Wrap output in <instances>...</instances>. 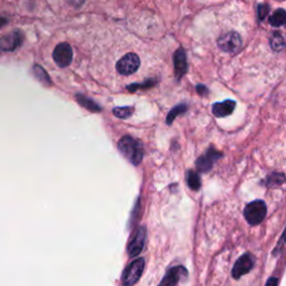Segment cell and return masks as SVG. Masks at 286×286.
Instances as JSON below:
<instances>
[{
    "label": "cell",
    "mask_w": 286,
    "mask_h": 286,
    "mask_svg": "<svg viewBox=\"0 0 286 286\" xmlns=\"http://www.w3.org/2000/svg\"><path fill=\"white\" fill-rule=\"evenodd\" d=\"M119 150L132 164L138 165L143 158V147L139 140L126 135L119 141Z\"/></svg>",
    "instance_id": "1"
},
{
    "label": "cell",
    "mask_w": 286,
    "mask_h": 286,
    "mask_svg": "<svg viewBox=\"0 0 286 286\" xmlns=\"http://www.w3.org/2000/svg\"><path fill=\"white\" fill-rule=\"evenodd\" d=\"M267 208L263 200H255L248 204L244 210V216L251 225H258L266 217Z\"/></svg>",
    "instance_id": "2"
},
{
    "label": "cell",
    "mask_w": 286,
    "mask_h": 286,
    "mask_svg": "<svg viewBox=\"0 0 286 286\" xmlns=\"http://www.w3.org/2000/svg\"><path fill=\"white\" fill-rule=\"evenodd\" d=\"M144 265H146L144 258H138L133 260V262L126 268V271L123 272L122 284L126 286L134 285L136 282L140 280L141 275H142Z\"/></svg>",
    "instance_id": "3"
},
{
    "label": "cell",
    "mask_w": 286,
    "mask_h": 286,
    "mask_svg": "<svg viewBox=\"0 0 286 286\" xmlns=\"http://www.w3.org/2000/svg\"><path fill=\"white\" fill-rule=\"evenodd\" d=\"M140 67V59L134 53H128L117 63V70L121 75H131Z\"/></svg>",
    "instance_id": "4"
},
{
    "label": "cell",
    "mask_w": 286,
    "mask_h": 286,
    "mask_svg": "<svg viewBox=\"0 0 286 286\" xmlns=\"http://www.w3.org/2000/svg\"><path fill=\"white\" fill-rule=\"evenodd\" d=\"M218 46L222 51L226 53H237L240 47H242V38L238 32H230L227 34L222 35L221 38L218 39Z\"/></svg>",
    "instance_id": "5"
},
{
    "label": "cell",
    "mask_w": 286,
    "mask_h": 286,
    "mask_svg": "<svg viewBox=\"0 0 286 286\" xmlns=\"http://www.w3.org/2000/svg\"><path fill=\"white\" fill-rule=\"evenodd\" d=\"M53 59L60 67H66L73 60V49L67 43H61L54 49Z\"/></svg>",
    "instance_id": "6"
},
{
    "label": "cell",
    "mask_w": 286,
    "mask_h": 286,
    "mask_svg": "<svg viewBox=\"0 0 286 286\" xmlns=\"http://www.w3.org/2000/svg\"><path fill=\"white\" fill-rule=\"evenodd\" d=\"M23 38L22 32L18 30L12 31L0 38V49L3 52H14L22 45Z\"/></svg>",
    "instance_id": "7"
},
{
    "label": "cell",
    "mask_w": 286,
    "mask_h": 286,
    "mask_svg": "<svg viewBox=\"0 0 286 286\" xmlns=\"http://www.w3.org/2000/svg\"><path fill=\"white\" fill-rule=\"evenodd\" d=\"M255 259L253 255L251 254H245L242 257H239L237 262L235 263L233 272H231V275H233L234 279L238 280L239 277H242L243 275L247 274L248 272L252 271V268L254 267Z\"/></svg>",
    "instance_id": "8"
},
{
    "label": "cell",
    "mask_w": 286,
    "mask_h": 286,
    "mask_svg": "<svg viewBox=\"0 0 286 286\" xmlns=\"http://www.w3.org/2000/svg\"><path fill=\"white\" fill-rule=\"evenodd\" d=\"M147 230L146 227H140L134 235V237L131 239L127 247V253L130 257H136L141 252H142L144 244H146Z\"/></svg>",
    "instance_id": "9"
},
{
    "label": "cell",
    "mask_w": 286,
    "mask_h": 286,
    "mask_svg": "<svg viewBox=\"0 0 286 286\" xmlns=\"http://www.w3.org/2000/svg\"><path fill=\"white\" fill-rule=\"evenodd\" d=\"M222 156V155L221 152L214 150V149H209V150L207 151L204 156H201L200 158L197 160V162H196L197 169L200 172L209 171V170L213 168L215 161H216L218 158H221Z\"/></svg>",
    "instance_id": "10"
},
{
    "label": "cell",
    "mask_w": 286,
    "mask_h": 286,
    "mask_svg": "<svg viewBox=\"0 0 286 286\" xmlns=\"http://www.w3.org/2000/svg\"><path fill=\"white\" fill-rule=\"evenodd\" d=\"M188 276L187 269L182 266H177L173 267L171 269H169V272L165 274L163 277V280L161 281V285H167V286H172L177 285L180 281H182L186 277Z\"/></svg>",
    "instance_id": "11"
},
{
    "label": "cell",
    "mask_w": 286,
    "mask_h": 286,
    "mask_svg": "<svg viewBox=\"0 0 286 286\" xmlns=\"http://www.w3.org/2000/svg\"><path fill=\"white\" fill-rule=\"evenodd\" d=\"M173 64H175L176 76L178 80H180V78L187 73L188 69L187 56H186V53L182 48H179L175 53V56H173Z\"/></svg>",
    "instance_id": "12"
},
{
    "label": "cell",
    "mask_w": 286,
    "mask_h": 286,
    "mask_svg": "<svg viewBox=\"0 0 286 286\" xmlns=\"http://www.w3.org/2000/svg\"><path fill=\"white\" fill-rule=\"evenodd\" d=\"M235 106L236 103L234 101H231V99H226V101L221 103H215L213 105V113L215 117L217 118L228 117V115L233 113Z\"/></svg>",
    "instance_id": "13"
},
{
    "label": "cell",
    "mask_w": 286,
    "mask_h": 286,
    "mask_svg": "<svg viewBox=\"0 0 286 286\" xmlns=\"http://www.w3.org/2000/svg\"><path fill=\"white\" fill-rule=\"evenodd\" d=\"M271 47L273 51L281 52L286 48V30H279L271 36Z\"/></svg>",
    "instance_id": "14"
},
{
    "label": "cell",
    "mask_w": 286,
    "mask_h": 286,
    "mask_svg": "<svg viewBox=\"0 0 286 286\" xmlns=\"http://www.w3.org/2000/svg\"><path fill=\"white\" fill-rule=\"evenodd\" d=\"M269 24L274 27H281L286 25V10L277 9L269 17Z\"/></svg>",
    "instance_id": "15"
},
{
    "label": "cell",
    "mask_w": 286,
    "mask_h": 286,
    "mask_svg": "<svg viewBox=\"0 0 286 286\" xmlns=\"http://www.w3.org/2000/svg\"><path fill=\"white\" fill-rule=\"evenodd\" d=\"M76 101L80 103V105H82L83 107H85V109H88L92 112H101V107H99L98 104H96L92 99L84 96V95H81V94H77L76 96Z\"/></svg>",
    "instance_id": "16"
},
{
    "label": "cell",
    "mask_w": 286,
    "mask_h": 286,
    "mask_svg": "<svg viewBox=\"0 0 286 286\" xmlns=\"http://www.w3.org/2000/svg\"><path fill=\"white\" fill-rule=\"evenodd\" d=\"M34 75L35 77L38 80L39 82L44 83L45 85H51L52 82H51V77L48 76V74L46 73V70H45L41 66L39 65H35L34 66Z\"/></svg>",
    "instance_id": "17"
},
{
    "label": "cell",
    "mask_w": 286,
    "mask_h": 286,
    "mask_svg": "<svg viewBox=\"0 0 286 286\" xmlns=\"http://www.w3.org/2000/svg\"><path fill=\"white\" fill-rule=\"evenodd\" d=\"M187 184L192 190H199L201 186V181L200 178L197 175V172L192 171V170H189L187 172Z\"/></svg>",
    "instance_id": "18"
},
{
    "label": "cell",
    "mask_w": 286,
    "mask_h": 286,
    "mask_svg": "<svg viewBox=\"0 0 286 286\" xmlns=\"http://www.w3.org/2000/svg\"><path fill=\"white\" fill-rule=\"evenodd\" d=\"M134 112L133 106H124V107H115L113 110V114L119 119H127L130 118Z\"/></svg>",
    "instance_id": "19"
},
{
    "label": "cell",
    "mask_w": 286,
    "mask_h": 286,
    "mask_svg": "<svg viewBox=\"0 0 286 286\" xmlns=\"http://www.w3.org/2000/svg\"><path fill=\"white\" fill-rule=\"evenodd\" d=\"M186 111H187V105H185V104H181V105L173 107V109L169 112L168 118H167V123L171 124L173 122V120H175L178 115L185 113Z\"/></svg>",
    "instance_id": "20"
},
{
    "label": "cell",
    "mask_w": 286,
    "mask_h": 286,
    "mask_svg": "<svg viewBox=\"0 0 286 286\" xmlns=\"http://www.w3.org/2000/svg\"><path fill=\"white\" fill-rule=\"evenodd\" d=\"M155 84H156V80H147L143 84H132V85L127 86V88L130 92H135V91H138L139 89H143V90L150 89L152 88V86H155Z\"/></svg>",
    "instance_id": "21"
},
{
    "label": "cell",
    "mask_w": 286,
    "mask_h": 286,
    "mask_svg": "<svg viewBox=\"0 0 286 286\" xmlns=\"http://www.w3.org/2000/svg\"><path fill=\"white\" fill-rule=\"evenodd\" d=\"M284 182V176L280 175V173H273L272 176L267 177V184L269 186H276L281 185Z\"/></svg>",
    "instance_id": "22"
},
{
    "label": "cell",
    "mask_w": 286,
    "mask_h": 286,
    "mask_svg": "<svg viewBox=\"0 0 286 286\" xmlns=\"http://www.w3.org/2000/svg\"><path fill=\"white\" fill-rule=\"evenodd\" d=\"M268 11H269V7L267 5H265V3L259 5L258 6V18L260 20H263L267 16Z\"/></svg>",
    "instance_id": "23"
},
{
    "label": "cell",
    "mask_w": 286,
    "mask_h": 286,
    "mask_svg": "<svg viewBox=\"0 0 286 286\" xmlns=\"http://www.w3.org/2000/svg\"><path fill=\"white\" fill-rule=\"evenodd\" d=\"M70 6H74V7H80L82 6L83 3H84L85 0H66Z\"/></svg>",
    "instance_id": "24"
},
{
    "label": "cell",
    "mask_w": 286,
    "mask_h": 286,
    "mask_svg": "<svg viewBox=\"0 0 286 286\" xmlns=\"http://www.w3.org/2000/svg\"><path fill=\"white\" fill-rule=\"evenodd\" d=\"M197 92L200 95H205V94L208 93V90H207V88L204 85H198L197 86Z\"/></svg>",
    "instance_id": "25"
},
{
    "label": "cell",
    "mask_w": 286,
    "mask_h": 286,
    "mask_svg": "<svg viewBox=\"0 0 286 286\" xmlns=\"http://www.w3.org/2000/svg\"><path fill=\"white\" fill-rule=\"evenodd\" d=\"M277 283H279V281H277L276 279H271L267 282L266 285H273V284H277Z\"/></svg>",
    "instance_id": "26"
},
{
    "label": "cell",
    "mask_w": 286,
    "mask_h": 286,
    "mask_svg": "<svg viewBox=\"0 0 286 286\" xmlns=\"http://www.w3.org/2000/svg\"><path fill=\"white\" fill-rule=\"evenodd\" d=\"M5 25H7V19H5V18H0V28L5 26Z\"/></svg>",
    "instance_id": "27"
}]
</instances>
